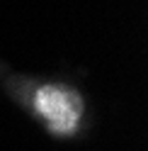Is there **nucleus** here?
Here are the masks:
<instances>
[{"label":"nucleus","instance_id":"1","mask_svg":"<svg viewBox=\"0 0 148 151\" xmlns=\"http://www.w3.org/2000/svg\"><path fill=\"white\" fill-rule=\"evenodd\" d=\"M34 107L36 112L46 119V124L53 134H73L78 129V122L83 115V100L75 90L66 86H41L34 95Z\"/></svg>","mask_w":148,"mask_h":151}]
</instances>
